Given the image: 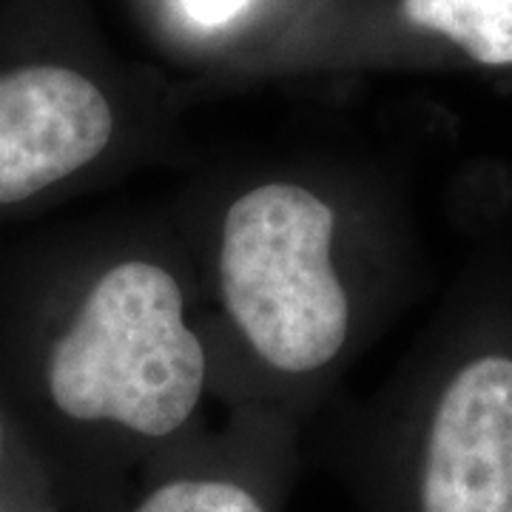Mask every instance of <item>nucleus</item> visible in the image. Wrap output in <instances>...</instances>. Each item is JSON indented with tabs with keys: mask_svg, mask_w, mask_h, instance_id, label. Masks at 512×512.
<instances>
[{
	"mask_svg": "<svg viewBox=\"0 0 512 512\" xmlns=\"http://www.w3.org/2000/svg\"><path fill=\"white\" fill-rule=\"evenodd\" d=\"M333 228V208L302 185H259L228 208L222 296L276 370L311 373L345 348L350 305L330 262Z\"/></svg>",
	"mask_w": 512,
	"mask_h": 512,
	"instance_id": "2",
	"label": "nucleus"
},
{
	"mask_svg": "<svg viewBox=\"0 0 512 512\" xmlns=\"http://www.w3.org/2000/svg\"><path fill=\"white\" fill-rule=\"evenodd\" d=\"M128 512H271L265 493L234 473H180L157 481Z\"/></svg>",
	"mask_w": 512,
	"mask_h": 512,
	"instance_id": "5",
	"label": "nucleus"
},
{
	"mask_svg": "<svg viewBox=\"0 0 512 512\" xmlns=\"http://www.w3.org/2000/svg\"><path fill=\"white\" fill-rule=\"evenodd\" d=\"M202 384L205 353L185 325L180 285L140 259L94 282L43 362V390L60 419L148 441L183 430Z\"/></svg>",
	"mask_w": 512,
	"mask_h": 512,
	"instance_id": "1",
	"label": "nucleus"
},
{
	"mask_svg": "<svg viewBox=\"0 0 512 512\" xmlns=\"http://www.w3.org/2000/svg\"><path fill=\"white\" fill-rule=\"evenodd\" d=\"M185 12L200 26H222L248 6V0H183Z\"/></svg>",
	"mask_w": 512,
	"mask_h": 512,
	"instance_id": "7",
	"label": "nucleus"
},
{
	"mask_svg": "<svg viewBox=\"0 0 512 512\" xmlns=\"http://www.w3.org/2000/svg\"><path fill=\"white\" fill-rule=\"evenodd\" d=\"M402 9L481 66H512V0H402Z\"/></svg>",
	"mask_w": 512,
	"mask_h": 512,
	"instance_id": "4",
	"label": "nucleus"
},
{
	"mask_svg": "<svg viewBox=\"0 0 512 512\" xmlns=\"http://www.w3.org/2000/svg\"><path fill=\"white\" fill-rule=\"evenodd\" d=\"M407 512H512L510 356H481L441 390L416 447Z\"/></svg>",
	"mask_w": 512,
	"mask_h": 512,
	"instance_id": "3",
	"label": "nucleus"
},
{
	"mask_svg": "<svg viewBox=\"0 0 512 512\" xmlns=\"http://www.w3.org/2000/svg\"><path fill=\"white\" fill-rule=\"evenodd\" d=\"M0 512H55L40 470L20 456L12 430L0 416Z\"/></svg>",
	"mask_w": 512,
	"mask_h": 512,
	"instance_id": "6",
	"label": "nucleus"
}]
</instances>
